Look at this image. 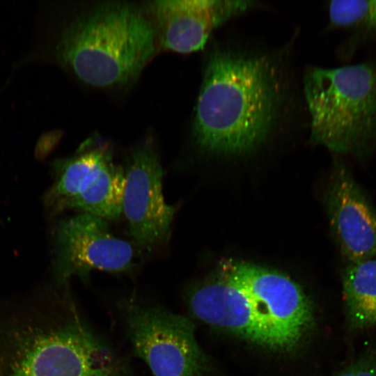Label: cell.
Instances as JSON below:
<instances>
[{"label": "cell", "instance_id": "cell-11", "mask_svg": "<svg viewBox=\"0 0 376 376\" xmlns=\"http://www.w3.org/2000/svg\"><path fill=\"white\" fill-rule=\"evenodd\" d=\"M325 203L331 230L347 263L376 258V209L343 162L334 166Z\"/></svg>", "mask_w": 376, "mask_h": 376}, {"label": "cell", "instance_id": "cell-7", "mask_svg": "<svg viewBox=\"0 0 376 376\" xmlns=\"http://www.w3.org/2000/svg\"><path fill=\"white\" fill-rule=\"evenodd\" d=\"M222 273V278L249 297L279 350L294 348L312 327L314 317L311 301L288 277L242 262H228Z\"/></svg>", "mask_w": 376, "mask_h": 376}, {"label": "cell", "instance_id": "cell-13", "mask_svg": "<svg viewBox=\"0 0 376 376\" xmlns=\"http://www.w3.org/2000/svg\"><path fill=\"white\" fill-rule=\"evenodd\" d=\"M342 283L352 328L365 329L376 326V258L347 263Z\"/></svg>", "mask_w": 376, "mask_h": 376}, {"label": "cell", "instance_id": "cell-6", "mask_svg": "<svg viewBox=\"0 0 376 376\" xmlns=\"http://www.w3.org/2000/svg\"><path fill=\"white\" fill-rule=\"evenodd\" d=\"M56 169V182L47 195L49 206L77 209L106 221L120 217L125 173L106 144L87 140L75 155L58 162Z\"/></svg>", "mask_w": 376, "mask_h": 376}, {"label": "cell", "instance_id": "cell-12", "mask_svg": "<svg viewBox=\"0 0 376 376\" xmlns=\"http://www.w3.org/2000/svg\"><path fill=\"white\" fill-rule=\"evenodd\" d=\"M185 300L191 315L203 322L279 350L249 297L224 278L188 288Z\"/></svg>", "mask_w": 376, "mask_h": 376}, {"label": "cell", "instance_id": "cell-2", "mask_svg": "<svg viewBox=\"0 0 376 376\" xmlns=\"http://www.w3.org/2000/svg\"><path fill=\"white\" fill-rule=\"evenodd\" d=\"M1 376H130L127 363L67 297L0 316Z\"/></svg>", "mask_w": 376, "mask_h": 376}, {"label": "cell", "instance_id": "cell-5", "mask_svg": "<svg viewBox=\"0 0 376 376\" xmlns=\"http://www.w3.org/2000/svg\"><path fill=\"white\" fill-rule=\"evenodd\" d=\"M120 308L133 352L154 376L207 375L209 362L189 318L134 299L123 301Z\"/></svg>", "mask_w": 376, "mask_h": 376}, {"label": "cell", "instance_id": "cell-14", "mask_svg": "<svg viewBox=\"0 0 376 376\" xmlns=\"http://www.w3.org/2000/svg\"><path fill=\"white\" fill-rule=\"evenodd\" d=\"M372 1L334 0L328 3L330 24L334 27H347L368 19Z\"/></svg>", "mask_w": 376, "mask_h": 376}, {"label": "cell", "instance_id": "cell-15", "mask_svg": "<svg viewBox=\"0 0 376 376\" xmlns=\"http://www.w3.org/2000/svg\"><path fill=\"white\" fill-rule=\"evenodd\" d=\"M336 376H376V354L358 359Z\"/></svg>", "mask_w": 376, "mask_h": 376}, {"label": "cell", "instance_id": "cell-3", "mask_svg": "<svg viewBox=\"0 0 376 376\" xmlns=\"http://www.w3.org/2000/svg\"><path fill=\"white\" fill-rule=\"evenodd\" d=\"M156 44L153 24L139 8L111 3L72 22L56 54L84 82L109 87L134 80L155 55Z\"/></svg>", "mask_w": 376, "mask_h": 376}, {"label": "cell", "instance_id": "cell-16", "mask_svg": "<svg viewBox=\"0 0 376 376\" xmlns=\"http://www.w3.org/2000/svg\"><path fill=\"white\" fill-rule=\"evenodd\" d=\"M368 20L376 27V1H372Z\"/></svg>", "mask_w": 376, "mask_h": 376}, {"label": "cell", "instance_id": "cell-8", "mask_svg": "<svg viewBox=\"0 0 376 376\" xmlns=\"http://www.w3.org/2000/svg\"><path fill=\"white\" fill-rule=\"evenodd\" d=\"M125 173L122 213L134 241L151 248L168 238L175 214L164 198L162 167L152 140L134 148Z\"/></svg>", "mask_w": 376, "mask_h": 376}, {"label": "cell", "instance_id": "cell-4", "mask_svg": "<svg viewBox=\"0 0 376 376\" xmlns=\"http://www.w3.org/2000/svg\"><path fill=\"white\" fill-rule=\"evenodd\" d=\"M302 85L308 138L340 155L363 158L376 145V68L308 65Z\"/></svg>", "mask_w": 376, "mask_h": 376}, {"label": "cell", "instance_id": "cell-1", "mask_svg": "<svg viewBox=\"0 0 376 376\" xmlns=\"http://www.w3.org/2000/svg\"><path fill=\"white\" fill-rule=\"evenodd\" d=\"M299 34L295 29L279 45L234 32L210 38L191 123L200 151L248 156L276 140L308 134Z\"/></svg>", "mask_w": 376, "mask_h": 376}, {"label": "cell", "instance_id": "cell-9", "mask_svg": "<svg viewBox=\"0 0 376 376\" xmlns=\"http://www.w3.org/2000/svg\"><path fill=\"white\" fill-rule=\"evenodd\" d=\"M56 242V269L62 281L75 275L86 279L93 269L127 272L134 265L132 245L115 237L106 220L90 214L82 212L61 221Z\"/></svg>", "mask_w": 376, "mask_h": 376}, {"label": "cell", "instance_id": "cell-10", "mask_svg": "<svg viewBox=\"0 0 376 376\" xmlns=\"http://www.w3.org/2000/svg\"><path fill=\"white\" fill-rule=\"evenodd\" d=\"M148 7L157 43L186 54L203 49L212 33L230 20L267 6L254 0H157Z\"/></svg>", "mask_w": 376, "mask_h": 376}]
</instances>
